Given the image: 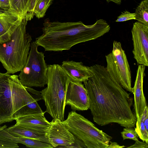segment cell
Listing matches in <instances>:
<instances>
[{"label":"cell","mask_w":148,"mask_h":148,"mask_svg":"<svg viewBox=\"0 0 148 148\" xmlns=\"http://www.w3.org/2000/svg\"><path fill=\"white\" fill-rule=\"evenodd\" d=\"M90 67L94 75L83 83L94 121L101 126L115 123L134 127L136 118L131 110L130 94L111 77L104 66L97 64Z\"/></svg>","instance_id":"cell-1"},{"label":"cell","mask_w":148,"mask_h":148,"mask_svg":"<svg viewBox=\"0 0 148 148\" xmlns=\"http://www.w3.org/2000/svg\"><path fill=\"white\" fill-rule=\"evenodd\" d=\"M42 34L35 42L45 51L69 50L77 44L96 39L108 32L110 29L105 20L100 19L93 24L82 21L61 22L45 20Z\"/></svg>","instance_id":"cell-2"},{"label":"cell","mask_w":148,"mask_h":148,"mask_svg":"<svg viewBox=\"0 0 148 148\" xmlns=\"http://www.w3.org/2000/svg\"><path fill=\"white\" fill-rule=\"evenodd\" d=\"M45 113L18 75L0 72V125L20 117Z\"/></svg>","instance_id":"cell-3"},{"label":"cell","mask_w":148,"mask_h":148,"mask_svg":"<svg viewBox=\"0 0 148 148\" xmlns=\"http://www.w3.org/2000/svg\"><path fill=\"white\" fill-rule=\"evenodd\" d=\"M28 21L23 18L13 32L10 39L0 43V62L7 72L20 71L27 62L32 38L26 32Z\"/></svg>","instance_id":"cell-4"},{"label":"cell","mask_w":148,"mask_h":148,"mask_svg":"<svg viewBox=\"0 0 148 148\" xmlns=\"http://www.w3.org/2000/svg\"><path fill=\"white\" fill-rule=\"evenodd\" d=\"M47 87L40 92L48 113L54 120H64L65 97L71 79L61 65H47Z\"/></svg>","instance_id":"cell-5"},{"label":"cell","mask_w":148,"mask_h":148,"mask_svg":"<svg viewBox=\"0 0 148 148\" xmlns=\"http://www.w3.org/2000/svg\"><path fill=\"white\" fill-rule=\"evenodd\" d=\"M62 123L86 148H107L112 137L83 116L73 110L69 113Z\"/></svg>","instance_id":"cell-6"},{"label":"cell","mask_w":148,"mask_h":148,"mask_svg":"<svg viewBox=\"0 0 148 148\" xmlns=\"http://www.w3.org/2000/svg\"><path fill=\"white\" fill-rule=\"evenodd\" d=\"M38 46L35 41L32 42L27 62L18 75L24 86L42 87L47 84L48 66Z\"/></svg>","instance_id":"cell-7"},{"label":"cell","mask_w":148,"mask_h":148,"mask_svg":"<svg viewBox=\"0 0 148 148\" xmlns=\"http://www.w3.org/2000/svg\"><path fill=\"white\" fill-rule=\"evenodd\" d=\"M107 71L111 77L126 91L132 92L131 72L121 43L114 40L112 52L106 56Z\"/></svg>","instance_id":"cell-8"},{"label":"cell","mask_w":148,"mask_h":148,"mask_svg":"<svg viewBox=\"0 0 148 148\" xmlns=\"http://www.w3.org/2000/svg\"><path fill=\"white\" fill-rule=\"evenodd\" d=\"M134 58L138 64L148 66V26L138 21L131 30Z\"/></svg>","instance_id":"cell-9"},{"label":"cell","mask_w":148,"mask_h":148,"mask_svg":"<svg viewBox=\"0 0 148 148\" xmlns=\"http://www.w3.org/2000/svg\"><path fill=\"white\" fill-rule=\"evenodd\" d=\"M65 104L73 110H86L89 109L88 96L82 82L71 81L68 85L65 97Z\"/></svg>","instance_id":"cell-10"},{"label":"cell","mask_w":148,"mask_h":148,"mask_svg":"<svg viewBox=\"0 0 148 148\" xmlns=\"http://www.w3.org/2000/svg\"><path fill=\"white\" fill-rule=\"evenodd\" d=\"M46 136L53 147H66L75 141L74 135L59 120H53Z\"/></svg>","instance_id":"cell-11"},{"label":"cell","mask_w":148,"mask_h":148,"mask_svg":"<svg viewBox=\"0 0 148 148\" xmlns=\"http://www.w3.org/2000/svg\"><path fill=\"white\" fill-rule=\"evenodd\" d=\"M145 67L144 65H138L134 86L132 88V92L134 96V107L136 120L139 118L147 106L143 90Z\"/></svg>","instance_id":"cell-12"},{"label":"cell","mask_w":148,"mask_h":148,"mask_svg":"<svg viewBox=\"0 0 148 148\" xmlns=\"http://www.w3.org/2000/svg\"><path fill=\"white\" fill-rule=\"evenodd\" d=\"M23 18L11 8L0 13V43L10 39L14 31L19 24Z\"/></svg>","instance_id":"cell-13"},{"label":"cell","mask_w":148,"mask_h":148,"mask_svg":"<svg viewBox=\"0 0 148 148\" xmlns=\"http://www.w3.org/2000/svg\"><path fill=\"white\" fill-rule=\"evenodd\" d=\"M61 66L71 81L84 82L94 75L90 66L84 65L82 62L64 61Z\"/></svg>","instance_id":"cell-14"},{"label":"cell","mask_w":148,"mask_h":148,"mask_svg":"<svg viewBox=\"0 0 148 148\" xmlns=\"http://www.w3.org/2000/svg\"><path fill=\"white\" fill-rule=\"evenodd\" d=\"M15 120L18 125L45 135L51 125L44 114L28 116L18 118Z\"/></svg>","instance_id":"cell-15"},{"label":"cell","mask_w":148,"mask_h":148,"mask_svg":"<svg viewBox=\"0 0 148 148\" xmlns=\"http://www.w3.org/2000/svg\"><path fill=\"white\" fill-rule=\"evenodd\" d=\"M6 125L0 126V135L12 140L17 143H21L27 147L35 148H53L49 143L42 142L38 140L29 138L18 137L10 134L6 130Z\"/></svg>","instance_id":"cell-16"},{"label":"cell","mask_w":148,"mask_h":148,"mask_svg":"<svg viewBox=\"0 0 148 148\" xmlns=\"http://www.w3.org/2000/svg\"><path fill=\"white\" fill-rule=\"evenodd\" d=\"M5 129L10 134L15 137L34 138L50 144L45 134L16 124L8 128L7 127Z\"/></svg>","instance_id":"cell-17"},{"label":"cell","mask_w":148,"mask_h":148,"mask_svg":"<svg viewBox=\"0 0 148 148\" xmlns=\"http://www.w3.org/2000/svg\"><path fill=\"white\" fill-rule=\"evenodd\" d=\"M10 8L17 12L21 18L26 16L28 12L30 0H10Z\"/></svg>","instance_id":"cell-18"},{"label":"cell","mask_w":148,"mask_h":148,"mask_svg":"<svg viewBox=\"0 0 148 148\" xmlns=\"http://www.w3.org/2000/svg\"><path fill=\"white\" fill-rule=\"evenodd\" d=\"M135 13L138 22L148 26V0H143L137 7Z\"/></svg>","instance_id":"cell-19"},{"label":"cell","mask_w":148,"mask_h":148,"mask_svg":"<svg viewBox=\"0 0 148 148\" xmlns=\"http://www.w3.org/2000/svg\"><path fill=\"white\" fill-rule=\"evenodd\" d=\"M53 0H39L34 11V16L40 18L43 17L52 3Z\"/></svg>","instance_id":"cell-20"},{"label":"cell","mask_w":148,"mask_h":148,"mask_svg":"<svg viewBox=\"0 0 148 148\" xmlns=\"http://www.w3.org/2000/svg\"><path fill=\"white\" fill-rule=\"evenodd\" d=\"M135 125L136 127H134V129L139 138L148 144V131L146 129L143 122L140 120H136Z\"/></svg>","instance_id":"cell-21"},{"label":"cell","mask_w":148,"mask_h":148,"mask_svg":"<svg viewBox=\"0 0 148 148\" xmlns=\"http://www.w3.org/2000/svg\"><path fill=\"white\" fill-rule=\"evenodd\" d=\"M121 133L123 140L129 139L135 141L138 140V136L135 129L133 127H125Z\"/></svg>","instance_id":"cell-22"},{"label":"cell","mask_w":148,"mask_h":148,"mask_svg":"<svg viewBox=\"0 0 148 148\" xmlns=\"http://www.w3.org/2000/svg\"><path fill=\"white\" fill-rule=\"evenodd\" d=\"M18 143L0 135V148H18Z\"/></svg>","instance_id":"cell-23"},{"label":"cell","mask_w":148,"mask_h":148,"mask_svg":"<svg viewBox=\"0 0 148 148\" xmlns=\"http://www.w3.org/2000/svg\"><path fill=\"white\" fill-rule=\"evenodd\" d=\"M132 19H136V15L127 11L122 12L121 14L117 17L116 22H123Z\"/></svg>","instance_id":"cell-24"},{"label":"cell","mask_w":148,"mask_h":148,"mask_svg":"<svg viewBox=\"0 0 148 148\" xmlns=\"http://www.w3.org/2000/svg\"><path fill=\"white\" fill-rule=\"evenodd\" d=\"M39 0H30L29 6L27 14L25 17L28 21L31 20L34 16V11Z\"/></svg>","instance_id":"cell-25"},{"label":"cell","mask_w":148,"mask_h":148,"mask_svg":"<svg viewBox=\"0 0 148 148\" xmlns=\"http://www.w3.org/2000/svg\"><path fill=\"white\" fill-rule=\"evenodd\" d=\"M75 136V140L74 142L69 146L67 148H86V147L84 143L81 140Z\"/></svg>","instance_id":"cell-26"},{"label":"cell","mask_w":148,"mask_h":148,"mask_svg":"<svg viewBox=\"0 0 148 148\" xmlns=\"http://www.w3.org/2000/svg\"><path fill=\"white\" fill-rule=\"evenodd\" d=\"M148 145L146 143L139 141L138 140L135 141L134 144L128 147L127 148H147Z\"/></svg>","instance_id":"cell-27"},{"label":"cell","mask_w":148,"mask_h":148,"mask_svg":"<svg viewBox=\"0 0 148 148\" xmlns=\"http://www.w3.org/2000/svg\"><path fill=\"white\" fill-rule=\"evenodd\" d=\"M0 8L4 10L10 9V0H0Z\"/></svg>","instance_id":"cell-28"},{"label":"cell","mask_w":148,"mask_h":148,"mask_svg":"<svg viewBox=\"0 0 148 148\" xmlns=\"http://www.w3.org/2000/svg\"><path fill=\"white\" fill-rule=\"evenodd\" d=\"M125 147V146L124 145L121 146L116 142L110 141L109 145L107 148H122Z\"/></svg>","instance_id":"cell-29"},{"label":"cell","mask_w":148,"mask_h":148,"mask_svg":"<svg viewBox=\"0 0 148 148\" xmlns=\"http://www.w3.org/2000/svg\"><path fill=\"white\" fill-rule=\"evenodd\" d=\"M143 123L146 129L148 131V116L146 117Z\"/></svg>","instance_id":"cell-30"},{"label":"cell","mask_w":148,"mask_h":148,"mask_svg":"<svg viewBox=\"0 0 148 148\" xmlns=\"http://www.w3.org/2000/svg\"><path fill=\"white\" fill-rule=\"evenodd\" d=\"M106 1L108 3H109L110 1H112L119 5L121 4V0H106Z\"/></svg>","instance_id":"cell-31"},{"label":"cell","mask_w":148,"mask_h":148,"mask_svg":"<svg viewBox=\"0 0 148 148\" xmlns=\"http://www.w3.org/2000/svg\"><path fill=\"white\" fill-rule=\"evenodd\" d=\"M3 10H2V9H1L0 8V13L2 12H3Z\"/></svg>","instance_id":"cell-32"}]
</instances>
